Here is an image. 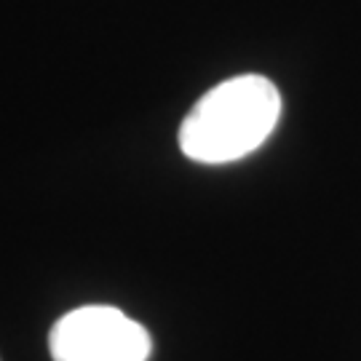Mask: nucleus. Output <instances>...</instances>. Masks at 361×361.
I'll return each mask as SVG.
<instances>
[{"label":"nucleus","instance_id":"2","mask_svg":"<svg viewBox=\"0 0 361 361\" xmlns=\"http://www.w3.org/2000/svg\"><path fill=\"white\" fill-rule=\"evenodd\" d=\"M54 361H147L153 340L142 324L113 305H86L51 326Z\"/></svg>","mask_w":361,"mask_h":361},{"label":"nucleus","instance_id":"1","mask_svg":"<svg viewBox=\"0 0 361 361\" xmlns=\"http://www.w3.org/2000/svg\"><path fill=\"white\" fill-rule=\"evenodd\" d=\"M281 118V94L268 78L235 75L207 91L180 126V147L198 164H231L255 153Z\"/></svg>","mask_w":361,"mask_h":361}]
</instances>
